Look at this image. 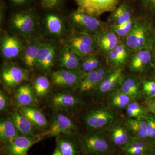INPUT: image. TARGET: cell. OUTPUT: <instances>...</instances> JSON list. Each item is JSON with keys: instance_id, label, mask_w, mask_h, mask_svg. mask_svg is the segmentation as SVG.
<instances>
[{"instance_id": "40", "label": "cell", "mask_w": 155, "mask_h": 155, "mask_svg": "<svg viewBox=\"0 0 155 155\" xmlns=\"http://www.w3.org/2000/svg\"><path fill=\"white\" fill-rule=\"evenodd\" d=\"M10 104L8 97L5 92L1 90L0 91V111H5Z\"/></svg>"}, {"instance_id": "18", "label": "cell", "mask_w": 155, "mask_h": 155, "mask_svg": "<svg viewBox=\"0 0 155 155\" xmlns=\"http://www.w3.org/2000/svg\"><path fill=\"white\" fill-rule=\"evenodd\" d=\"M110 70L107 67L101 66L91 72H85L79 87L81 91H89L97 88Z\"/></svg>"}, {"instance_id": "22", "label": "cell", "mask_w": 155, "mask_h": 155, "mask_svg": "<svg viewBox=\"0 0 155 155\" xmlns=\"http://www.w3.org/2000/svg\"><path fill=\"white\" fill-rule=\"evenodd\" d=\"M41 42L37 38L29 41L21 54L22 63L28 69H32L36 66L39 49Z\"/></svg>"}, {"instance_id": "24", "label": "cell", "mask_w": 155, "mask_h": 155, "mask_svg": "<svg viewBox=\"0 0 155 155\" xmlns=\"http://www.w3.org/2000/svg\"><path fill=\"white\" fill-rule=\"evenodd\" d=\"M11 119L17 127L19 135L27 137H32L38 135L36 134L35 127L18 110L12 112Z\"/></svg>"}, {"instance_id": "37", "label": "cell", "mask_w": 155, "mask_h": 155, "mask_svg": "<svg viewBox=\"0 0 155 155\" xmlns=\"http://www.w3.org/2000/svg\"><path fill=\"white\" fill-rule=\"evenodd\" d=\"M65 0H40L41 5L47 10H56L62 7Z\"/></svg>"}, {"instance_id": "5", "label": "cell", "mask_w": 155, "mask_h": 155, "mask_svg": "<svg viewBox=\"0 0 155 155\" xmlns=\"http://www.w3.org/2000/svg\"><path fill=\"white\" fill-rule=\"evenodd\" d=\"M85 72L81 69H69L62 68L51 73V81L56 85L63 88L79 87Z\"/></svg>"}, {"instance_id": "2", "label": "cell", "mask_w": 155, "mask_h": 155, "mask_svg": "<svg viewBox=\"0 0 155 155\" xmlns=\"http://www.w3.org/2000/svg\"><path fill=\"white\" fill-rule=\"evenodd\" d=\"M69 20L73 30L96 37L109 27L108 22H103L99 18L77 11L69 16Z\"/></svg>"}, {"instance_id": "45", "label": "cell", "mask_w": 155, "mask_h": 155, "mask_svg": "<svg viewBox=\"0 0 155 155\" xmlns=\"http://www.w3.org/2000/svg\"><path fill=\"white\" fill-rule=\"evenodd\" d=\"M152 50L153 51V52L155 58V34L154 38L153 43Z\"/></svg>"}, {"instance_id": "10", "label": "cell", "mask_w": 155, "mask_h": 155, "mask_svg": "<svg viewBox=\"0 0 155 155\" xmlns=\"http://www.w3.org/2000/svg\"><path fill=\"white\" fill-rule=\"evenodd\" d=\"M24 47L21 40L16 35L5 33L1 38V54L5 60H13L21 55Z\"/></svg>"}, {"instance_id": "16", "label": "cell", "mask_w": 155, "mask_h": 155, "mask_svg": "<svg viewBox=\"0 0 155 155\" xmlns=\"http://www.w3.org/2000/svg\"><path fill=\"white\" fill-rule=\"evenodd\" d=\"M154 60V55L152 49H147L134 52L129 62V69L132 72H141Z\"/></svg>"}, {"instance_id": "36", "label": "cell", "mask_w": 155, "mask_h": 155, "mask_svg": "<svg viewBox=\"0 0 155 155\" xmlns=\"http://www.w3.org/2000/svg\"><path fill=\"white\" fill-rule=\"evenodd\" d=\"M130 98L127 95L119 91L114 95L112 99V104L116 107H125L129 104Z\"/></svg>"}, {"instance_id": "35", "label": "cell", "mask_w": 155, "mask_h": 155, "mask_svg": "<svg viewBox=\"0 0 155 155\" xmlns=\"http://www.w3.org/2000/svg\"><path fill=\"white\" fill-rule=\"evenodd\" d=\"M126 110L127 115L133 119H138L144 116V109L137 103L133 102L128 104Z\"/></svg>"}, {"instance_id": "39", "label": "cell", "mask_w": 155, "mask_h": 155, "mask_svg": "<svg viewBox=\"0 0 155 155\" xmlns=\"http://www.w3.org/2000/svg\"><path fill=\"white\" fill-rule=\"evenodd\" d=\"M146 121L147 127L148 138L155 137V118L148 117Z\"/></svg>"}, {"instance_id": "30", "label": "cell", "mask_w": 155, "mask_h": 155, "mask_svg": "<svg viewBox=\"0 0 155 155\" xmlns=\"http://www.w3.org/2000/svg\"><path fill=\"white\" fill-rule=\"evenodd\" d=\"M32 87L35 95L41 97L46 95L49 92L51 84L47 77L40 75L35 78Z\"/></svg>"}, {"instance_id": "7", "label": "cell", "mask_w": 155, "mask_h": 155, "mask_svg": "<svg viewBox=\"0 0 155 155\" xmlns=\"http://www.w3.org/2000/svg\"><path fill=\"white\" fill-rule=\"evenodd\" d=\"M77 11L99 18L106 12H112L119 5L120 0H74Z\"/></svg>"}, {"instance_id": "3", "label": "cell", "mask_w": 155, "mask_h": 155, "mask_svg": "<svg viewBox=\"0 0 155 155\" xmlns=\"http://www.w3.org/2000/svg\"><path fill=\"white\" fill-rule=\"evenodd\" d=\"M10 24L16 32L26 37L33 36L38 27L36 14L33 9L17 11L12 14Z\"/></svg>"}, {"instance_id": "44", "label": "cell", "mask_w": 155, "mask_h": 155, "mask_svg": "<svg viewBox=\"0 0 155 155\" xmlns=\"http://www.w3.org/2000/svg\"><path fill=\"white\" fill-rule=\"evenodd\" d=\"M53 155H63L61 152V150L57 146L54 151V153H53Z\"/></svg>"}, {"instance_id": "43", "label": "cell", "mask_w": 155, "mask_h": 155, "mask_svg": "<svg viewBox=\"0 0 155 155\" xmlns=\"http://www.w3.org/2000/svg\"><path fill=\"white\" fill-rule=\"evenodd\" d=\"M12 2L16 5H21L27 2L28 0H11Z\"/></svg>"}, {"instance_id": "31", "label": "cell", "mask_w": 155, "mask_h": 155, "mask_svg": "<svg viewBox=\"0 0 155 155\" xmlns=\"http://www.w3.org/2000/svg\"><path fill=\"white\" fill-rule=\"evenodd\" d=\"M120 92L127 95L130 98L137 97L140 93L139 82L135 78H128L122 83Z\"/></svg>"}, {"instance_id": "29", "label": "cell", "mask_w": 155, "mask_h": 155, "mask_svg": "<svg viewBox=\"0 0 155 155\" xmlns=\"http://www.w3.org/2000/svg\"><path fill=\"white\" fill-rule=\"evenodd\" d=\"M127 124L137 138L142 140L148 138L147 127L146 120L139 118L131 119L128 120Z\"/></svg>"}, {"instance_id": "41", "label": "cell", "mask_w": 155, "mask_h": 155, "mask_svg": "<svg viewBox=\"0 0 155 155\" xmlns=\"http://www.w3.org/2000/svg\"><path fill=\"white\" fill-rule=\"evenodd\" d=\"M144 8L150 14L155 16V0H141Z\"/></svg>"}, {"instance_id": "27", "label": "cell", "mask_w": 155, "mask_h": 155, "mask_svg": "<svg viewBox=\"0 0 155 155\" xmlns=\"http://www.w3.org/2000/svg\"><path fill=\"white\" fill-rule=\"evenodd\" d=\"M17 127L11 118L2 119L0 121V140L2 143H9L19 136Z\"/></svg>"}, {"instance_id": "15", "label": "cell", "mask_w": 155, "mask_h": 155, "mask_svg": "<svg viewBox=\"0 0 155 155\" xmlns=\"http://www.w3.org/2000/svg\"><path fill=\"white\" fill-rule=\"evenodd\" d=\"M132 52L123 41L110 52L105 58L108 64L114 69L122 68L130 61Z\"/></svg>"}, {"instance_id": "34", "label": "cell", "mask_w": 155, "mask_h": 155, "mask_svg": "<svg viewBox=\"0 0 155 155\" xmlns=\"http://www.w3.org/2000/svg\"><path fill=\"white\" fill-rule=\"evenodd\" d=\"M135 18L134 17L128 22L120 25H109V29L124 41L133 27Z\"/></svg>"}, {"instance_id": "6", "label": "cell", "mask_w": 155, "mask_h": 155, "mask_svg": "<svg viewBox=\"0 0 155 155\" xmlns=\"http://www.w3.org/2000/svg\"><path fill=\"white\" fill-rule=\"evenodd\" d=\"M28 72L26 69L14 63L3 66L1 71V82L8 90L13 91L28 80Z\"/></svg>"}, {"instance_id": "42", "label": "cell", "mask_w": 155, "mask_h": 155, "mask_svg": "<svg viewBox=\"0 0 155 155\" xmlns=\"http://www.w3.org/2000/svg\"><path fill=\"white\" fill-rule=\"evenodd\" d=\"M148 109L151 112L155 114V99L150 102L148 104Z\"/></svg>"}, {"instance_id": "28", "label": "cell", "mask_w": 155, "mask_h": 155, "mask_svg": "<svg viewBox=\"0 0 155 155\" xmlns=\"http://www.w3.org/2000/svg\"><path fill=\"white\" fill-rule=\"evenodd\" d=\"M122 68L110 70L97 88L99 91L105 93L112 90L122 79Z\"/></svg>"}, {"instance_id": "25", "label": "cell", "mask_w": 155, "mask_h": 155, "mask_svg": "<svg viewBox=\"0 0 155 155\" xmlns=\"http://www.w3.org/2000/svg\"><path fill=\"white\" fill-rule=\"evenodd\" d=\"M111 12L108 19L109 25L123 24L134 17L132 9L126 3H122Z\"/></svg>"}, {"instance_id": "33", "label": "cell", "mask_w": 155, "mask_h": 155, "mask_svg": "<svg viewBox=\"0 0 155 155\" xmlns=\"http://www.w3.org/2000/svg\"><path fill=\"white\" fill-rule=\"evenodd\" d=\"M111 138L115 145L121 147L125 146L130 139L126 130L120 126L114 128L111 134Z\"/></svg>"}, {"instance_id": "13", "label": "cell", "mask_w": 155, "mask_h": 155, "mask_svg": "<svg viewBox=\"0 0 155 155\" xmlns=\"http://www.w3.org/2000/svg\"><path fill=\"white\" fill-rule=\"evenodd\" d=\"M81 104L77 97L68 92H59L53 94L50 99L51 107L56 111L72 109Z\"/></svg>"}, {"instance_id": "38", "label": "cell", "mask_w": 155, "mask_h": 155, "mask_svg": "<svg viewBox=\"0 0 155 155\" xmlns=\"http://www.w3.org/2000/svg\"><path fill=\"white\" fill-rule=\"evenodd\" d=\"M143 90L149 96L155 97V81H145L143 83Z\"/></svg>"}, {"instance_id": "12", "label": "cell", "mask_w": 155, "mask_h": 155, "mask_svg": "<svg viewBox=\"0 0 155 155\" xmlns=\"http://www.w3.org/2000/svg\"><path fill=\"white\" fill-rule=\"evenodd\" d=\"M57 51V48L54 44L41 42L38 54L37 67L42 71H49L54 65Z\"/></svg>"}, {"instance_id": "1", "label": "cell", "mask_w": 155, "mask_h": 155, "mask_svg": "<svg viewBox=\"0 0 155 155\" xmlns=\"http://www.w3.org/2000/svg\"><path fill=\"white\" fill-rule=\"evenodd\" d=\"M155 30L147 19L135 18L131 30L123 41L132 52L147 49H152Z\"/></svg>"}, {"instance_id": "26", "label": "cell", "mask_w": 155, "mask_h": 155, "mask_svg": "<svg viewBox=\"0 0 155 155\" xmlns=\"http://www.w3.org/2000/svg\"><path fill=\"white\" fill-rule=\"evenodd\" d=\"M18 110L26 117L35 127L45 130L48 126L45 116L39 110L33 107H22Z\"/></svg>"}, {"instance_id": "21", "label": "cell", "mask_w": 155, "mask_h": 155, "mask_svg": "<svg viewBox=\"0 0 155 155\" xmlns=\"http://www.w3.org/2000/svg\"><path fill=\"white\" fill-rule=\"evenodd\" d=\"M73 134L58 135L56 138L57 146L63 155H81V142H79Z\"/></svg>"}, {"instance_id": "20", "label": "cell", "mask_w": 155, "mask_h": 155, "mask_svg": "<svg viewBox=\"0 0 155 155\" xmlns=\"http://www.w3.org/2000/svg\"><path fill=\"white\" fill-rule=\"evenodd\" d=\"M99 51L106 57L120 43L123 41L117 35L109 29L96 37Z\"/></svg>"}, {"instance_id": "19", "label": "cell", "mask_w": 155, "mask_h": 155, "mask_svg": "<svg viewBox=\"0 0 155 155\" xmlns=\"http://www.w3.org/2000/svg\"><path fill=\"white\" fill-rule=\"evenodd\" d=\"M45 28L50 35L59 37L67 31L64 19L61 15L55 12H50L45 16Z\"/></svg>"}, {"instance_id": "23", "label": "cell", "mask_w": 155, "mask_h": 155, "mask_svg": "<svg viewBox=\"0 0 155 155\" xmlns=\"http://www.w3.org/2000/svg\"><path fill=\"white\" fill-rule=\"evenodd\" d=\"M81 58L75 54L67 45L64 46L60 51L59 66L62 68L69 69H80Z\"/></svg>"}, {"instance_id": "11", "label": "cell", "mask_w": 155, "mask_h": 155, "mask_svg": "<svg viewBox=\"0 0 155 155\" xmlns=\"http://www.w3.org/2000/svg\"><path fill=\"white\" fill-rule=\"evenodd\" d=\"M76 130V126L70 118L64 114L57 113L52 117L48 131L50 136H58L73 134Z\"/></svg>"}, {"instance_id": "9", "label": "cell", "mask_w": 155, "mask_h": 155, "mask_svg": "<svg viewBox=\"0 0 155 155\" xmlns=\"http://www.w3.org/2000/svg\"><path fill=\"white\" fill-rule=\"evenodd\" d=\"M48 135L47 131L32 137L19 135L13 141L5 144V153L7 155H28V151L32 146Z\"/></svg>"}, {"instance_id": "4", "label": "cell", "mask_w": 155, "mask_h": 155, "mask_svg": "<svg viewBox=\"0 0 155 155\" xmlns=\"http://www.w3.org/2000/svg\"><path fill=\"white\" fill-rule=\"evenodd\" d=\"M67 45L81 58L98 54L96 37L73 30L67 38Z\"/></svg>"}, {"instance_id": "14", "label": "cell", "mask_w": 155, "mask_h": 155, "mask_svg": "<svg viewBox=\"0 0 155 155\" xmlns=\"http://www.w3.org/2000/svg\"><path fill=\"white\" fill-rule=\"evenodd\" d=\"M84 122L91 129L102 128L113 122L114 116L105 109H94L89 111L84 116Z\"/></svg>"}, {"instance_id": "8", "label": "cell", "mask_w": 155, "mask_h": 155, "mask_svg": "<svg viewBox=\"0 0 155 155\" xmlns=\"http://www.w3.org/2000/svg\"><path fill=\"white\" fill-rule=\"evenodd\" d=\"M82 150L87 155H108L110 145L104 136L97 133L87 134L81 140Z\"/></svg>"}, {"instance_id": "32", "label": "cell", "mask_w": 155, "mask_h": 155, "mask_svg": "<svg viewBox=\"0 0 155 155\" xmlns=\"http://www.w3.org/2000/svg\"><path fill=\"white\" fill-rule=\"evenodd\" d=\"M98 55V54H93L81 58L80 69L86 73L99 68L101 61Z\"/></svg>"}, {"instance_id": "17", "label": "cell", "mask_w": 155, "mask_h": 155, "mask_svg": "<svg viewBox=\"0 0 155 155\" xmlns=\"http://www.w3.org/2000/svg\"><path fill=\"white\" fill-rule=\"evenodd\" d=\"M36 96L31 84L22 83L17 87L14 94V105L18 108L33 107L36 104Z\"/></svg>"}]
</instances>
